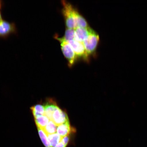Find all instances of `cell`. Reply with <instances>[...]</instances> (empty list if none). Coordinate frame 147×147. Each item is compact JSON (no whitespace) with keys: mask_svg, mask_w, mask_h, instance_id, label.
Wrapping results in <instances>:
<instances>
[{"mask_svg":"<svg viewBox=\"0 0 147 147\" xmlns=\"http://www.w3.org/2000/svg\"><path fill=\"white\" fill-rule=\"evenodd\" d=\"M63 5L62 12L65 19L66 26L68 28H77L76 19L78 11L70 3L65 1H62Z\"/></svg>","mask_w":147,"mask_h":147,"instance_id":"1","label":"cell"},{"mask_svg":"<svg viewBox=\"0 0 147 147\" xmlns=\"http://www.w3.org/2000/svg\"><path fill=\"white\" fill-rule=\"evenodd\" d=\"M55 38L58 40L60 43L62 53L67 60L70 67L72 66L76 59L77 57L68 42L66 41L63 38H58L56 36Z\"/></svg>","mask_w":147,"mask_h":147,"instance_id":"2","label":"cell"},{"mask_svg":"<svg viewBox=\"0 0 147 147\" xmlns=\"http://www.w3.org/2000/svg\"><path fill=\"white\" fill-rule=\"evenodd\" d=\"M99 41L100 37L98 34L93 30L83 42L88 56L95 52Z\"/></svg>","mask_w":147,"mask_h":147,"instance_id":"3","label":"cell"},{"mask_svg":"<svg viewBox=\"0 0 147 147\" xmlns=\"http://www.w3.org/2000/svg\"><path fill=\"white\" fill-rule=\"evenodd\" d=\"M68 42L77 57H81L87 60L88 55L86 51L83 43L75 40H71Z\"/></svg>","mask_w":147,"mask_h":147,"instance_id":"4","label":"cell"},{"mask_svg":"<svg viewBox=\"0 0 147 147\" xmlns=\"http://www.w3.org/2000/svg\"><path fill=\"white\" fill-rule=\"evenodd\" d=\"M68 121V117L66 112L57 106L53 115L52 121L58 126Z\"/></svg>","mask_w":147,"mask_h":147,"instance_id":"5","label":"cell"},{"mask_svg":"<svg viewBox=\"0 0 147 147\" xmlns=\"http://www.w3.org/2000/svg\"><path fill=\"white\" fill-rule=\"evenodd\" d=\"M93 30L90 27L88 28L80 27L76 28L75 29L74 40L83 43Z\"/></svg>","mask_w":147,"mask_h":147,"instance_id":"6","label":"cell"},{"mask_svg":"<svg viewBox=\"0 0 147 147\" xmlns=\"http://www.w3.org/2000/svg\"><path fill=\"white\" fill-rule=\"evenodd\" d=\"M15 29L13 24L5 21L0 22V36H4L13 32Z\"/></svg>","mask_w":147,"mask_h":147,"instance_id":"7","label":"cell"},{"mask_svg":"<svg viewBox=\"0 0 147 147\" xmlns=\"http://www.w3.org/2000/svg\"><path fill=\"white\" fill-rule=\"evenodd\" d=\"M57 106L56 103L55 101L50 99L47 100L44 105L45 115L50 121H52L53 115Z\"/></svg>","mask_w":147,"mask_h":147,"instance_id":"8","label":"cell"},{"mask_svg":"<svg viewBox=\"0 0 147 147\" xmlns=\"http://www.w3.org/2000/svg\"><path fill=\"white\" fill-rule=\"evenodd\" d=\"M71 131H72L71 128L69 121H68L57 126V133L61 137L63 138L66 136L69 135Z\"/></svg>","mask_w":147,"mask_h":147,"instance_id":"9","label":"cell"},{"mask_svg":"<svg viewBox=\"0 0 147 147\" xmlns=\"http://www.w3.org/2000/svg\"><path fill=\"white\" fill-rule=\"evenodd\" d=\"M35 122L38 128L43 129L50 121L45 115L38 116L34 117Z\"/></svg>","mask_w":147,"mask_h":147,"instance_id":"10","label":"cell"},{"mask_svg":"<svg viewBox=\"0 0 147 147\" xmlns=\"http://www.w3.org/2000/svg\"><path fill=\"white\" fill-rule=\"evenodd\" d=\"M48 139L51 147L56 146L61 140L62 137L57 133L47 135Z\"/></svg>","mask_w":147,"mask_h":147,"instance_id":"11","label":"cell"},{"mask_svg":"<svg viewBox=\"0 0 147 147\" xmlns=\"http://www.w3.org/2000/svg\"><path fill=\"white\" fill-rule=\"evenodd\" d=\"M34 117L38 116L45 115V109L44 105L40 104L36 105L30 108Z\"/></svg>","mask_w":147,"mask_h":147,"instance_id":"12","label":"cell"},{"mask_svg":"<svg viewBox=\"0 0 147 147\" xmlns=\"http://www.w3.org/2000/svg\"><path fill=\"white\" fill-rule=\"evenodd\" d=\"M57 127V126L55 125L53 121L50 120L47 126L42 130L47 135L56 133Z\"/></svg>","mask_w":147,"mask_h":147,"instance_id":"13","label":"cell"},{"mask_svg":"<svg viewBox=\"0 0 147 147\" xmlns=\"http://www.w3.org/2000/svg\"><path fill=\"white\" fill-rule=\"evenodd\" d=\"M75 36V29L67 28L66 29L64 36L62 38L66 41L69 42L71 40H74Z\"/></svg>","mask_w":147,"mask_h":147,"instance_id":"14","label":"cell"},{"mask_svg":"<svg viewBox=\"0 0 147 147\" xmlns=\"http://www.w3.org/2000/svg\"><path fill=\"white\" fill-rule=\"evenodd\" d=\"M38 129L40 138L45 147H51L48 139L47 134L41 129L38 128Z\"/></svg>","mask_w":147,"mask_h":147,"instance_id":"15","label":"cell"},{"mask_svg":"<svg viewBox=\"0 0 147 147\" xmlns=\"http://www.w3.org/2000/svg\"><path fill=\"white\" fill-rule=\"evenodd\" d=\"M69 135L66 136L62 138L61 141L63 142L64 144L67 146L68 143H69Z\"/></svg>","mask_w":147,"mask_h":147,"instance_id":"16","label":"cell"},{"mask_svg":"<svg viewBox=\"0 0 147 147\" xmlns=\"http://www.w3.org/2000/svg\"><path fill=\"white\" fill-rule=\"evenodd\" d=\"M67 146L64 144L63 142H62L61 141L59 143H58L56 146L54 147H66Z\"/></svg>","mask_w":147,"mask_h":147,"instance_id":"17","label":"cell"},{"mask_svg":"<svg viewBox=\"0 0 147 147\" xmlns=\"http://www.w3.org/2000/svg\"><path fill=\"white\" fill-rule=\"evenodd\" d=\"M2 20H2V17L1 12H0V22H1V21H2Z\"/></svg>","mask_w":147,"mask_h":147,"instance_id":"18","label":"cell"},{"mask_svg":"<svg viewBox=\"0 0 147 147\" xmlns=\"http://www.w3.org/2000/svg\"><path fill=\"white\" fill-rule=\"evenodd\" d=\"M1 3H0V7H1Z\"/></svg>","mask_w":147,"mask_h":147,"instance_id":"19","label":"cell"}]
</instances>
